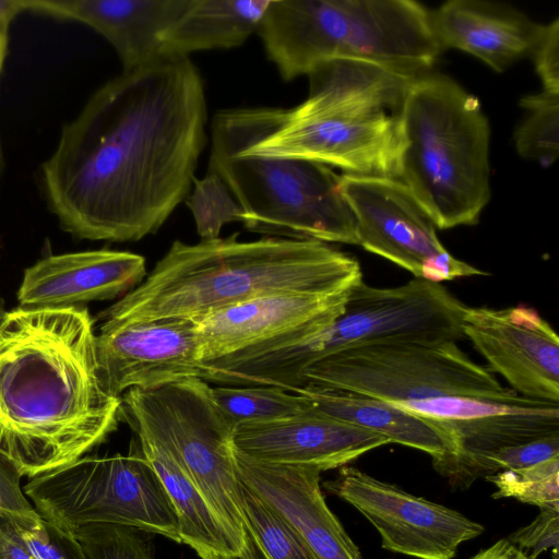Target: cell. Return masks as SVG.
Returning a JSON list of instances; mask_svg holds the SVG:
<instances>
[{
    "instance_id": "1",
    "label": "cell",
    "mask_w": 559,
    "mask_h": 559,
    "mask_svg": "<svg viewBox=\"0 0 559 559\" xmlns=\"http://www.w3.org/2000/svg\"><path fill=\"white\" fill-rule=\"evenodd\" d=\"M201 74L162 57L100 86L41 166L46 203L79 239L138 241L189 195L206 142Z\"/></svg>"
},
{
    "instance_id": "2",
    "label": "cell",
    "mask_w": 559,
    "mask_h": 559,
    "mask_svg": "<svg viewBox=\"0 0 559 559\" xmlns=\"http://www.w3.org/2000/svg\"><path fill=\"white\" fill-rule=\"evenodd\" d=\"M86 308H24L0 322V461L28 478L68 465L119 421Z\"/></svg>"
},
{
    "instance_id": "3",
    "label": "cell",
    "mask_w": 559,
    "mask_h": 559,
    "mask_svg": "<svg viewBox=\"0 0 559 559\" xmlns=\"http://www.w3.org/2000/svg\"><path fill=\"white\" fill-rule=\"evenodd\" d=\"M308 76L309 95L294 108L222 110L243 151L399 179L400 112L415 76L355 59L326 61Z\"/></svg>"
},
{
    "instance_id": "4",
    "label": "cell",
    "mask_w": 559,
    "mask_h": 559,
    "mask_svg": "<svg viewBox=\"0 0 559 559\" xmlns=\"http://www.w3.org/2000/svg\"><path fill=\"white\" fill-rule=\"evenodd\" d=\"M237 236L174 241L102 320L194 319L265 295L346 293L362 280L359 262L326 242Z\"/></svg>"
},
{
    "instance_id": "5",
    "label": "cell",
    "mask_w": 559,
    "mask_h": 559,
    "mask_svg": "<svg viewBox=\"0 0 559 559\" xmlns=\"http://www.w3.org/2000/svg\"><path fill=\"white\" fill-rule=\"evenodd\" d=\"M400 123L397 180L438 229L476 224L490 199V128L478 98L426 72L409 82Z\"/></svg>"
},
{
    "instance_id": "6",
    "label": "cell",
    "mask_w": 559,
    "mask_h": 559,
    "mask_svg": "<svg viewBox=\"0 0 559 559\" xmlns=\"http://www.w3.org/2000/svg\"><path fill=\"white\" fill-rule=\"evenodd\" d=\"M467 306L445 286L414 277L395 287H373L362 280L347 293L340 317L324 331L294 344L249 356L247 380L287 391L304 385V371L332 354L391 343L439 344L465 338Z\"/></svg>"
},
{
    "instance_id": "7",
    "label": "cell",
    "mask_w": 559,
    "mask_h": 559,
    "mask_svg": "<svg viewBox=\"0 0 559 559\" xmlns=\"http://www.w3.org/2000/svg\"><path fill=\"white\" fill-rule=\"evenodd\" d=\"M211 131L207 173L228 187L246 229L266 237L358 245L354 213L341 191V176L331 167L243 151L222 110Z\"/></svg>"
},
{
    "instance_id": "8",
    "label": "cell",
    "mask_w": 559,
    "mask_h": 559,
    "mask_svg": "<svg viewBox=\"0 0 559 559\" xmlns=\"http://www.w3.org/2000/svg\"><path fill=\"white\" fill-rule=\"evenodd\" d=\"M119 418L136 421L177 454L243 559H260L247 533L234 456L235 425L216 404L202 378H187L152 390L131 389L120 397Z\"/></svg>"
},
{
    "instance_id": "9",
    "label": "cell",
    "mask_w": 559,
    "mask_h": 559,
    "mask_svg": "<svg viewBox=\"0 0 559 559\" xmlns=\"http://www.w3.org/2000/svg\"><path fill=\"white\" fill-rule=\"evenodd\" d=\"M23 491L44 520L71 535L108 524L180 543L175 509L136 439L127 455H84L29 478Z\"/></svg>"
},
{
    "instance_id": "10",
    "label": "cell",
    "mask_w": 559,
    "mask_h": 559,
    "mask_svg": "<svg viewBox=\"0 0 559 559\" xmlns=\"http://www.w3.org/2000/svg\"><path fill=\"white\" fill-rule=\"evenodd\" d=\"M307 383L385 402L442 396L504 399L513 393L455 342L391 343L345 349L309 366Z\"/></svg>"
},
{
    "instance_id": "11",
    "label": "cell",
    "mask_w": 559,
    "mask_h": 559,
    "mask_svg": "<svg viewBox=\"0 0 559 559\" xmlns=\"http://www.w3.org/2000/svg\"><path fill=\"white\" fill-rule=\"evenodd\" d=\"M442 427L454 452L433 462L453 488L463 489L469 469L500 450L559 435V403L524 397L442 396L390 402Z\"/></svg>"
},
{
    "instance_id": "12",
    "label": "cell",
    "mask_w": 559,
    "mask_h": 559,
    "mask_svg": "<svg viewBox=\"0 0 559 559\" xmlns=\"http://www.w3.org/2000/svg\"><path fill=\"white\" fill-rule=\"evenodd\" d=\"M378 531L382 548L416 559H452L484 526L456 510L406 492L354 467L343 466L323 484Z\"/></svg>"
},
{
    "instance_id": "13",
    "label": "cell",
    "mask_w": 559,
    "mask_h": 559,
    "mask_svg": "<svg viewBox=\"0 0 559 559\" xmlns=\"http://www.w3.org/2000/svg\"><path fill=\"white\" fill-rule=\"evenodd\" d=\"M347 293L265 295L194 318L201 365L310 338L340 317Z\"/></svg>"
},
{
    "instance_id": "14",
    "label": "cell",
    "mask_w": 559,
    "mask_h": 559,
    "mask_svg": "<svg viewBox=\"0 0 559 559\" xmlns=\"http://www.w3.org/2000/svg\"><path fill=\"white\" fill-rule=\"evenodd\" d=\"M95 346L102 377L117 397L202 374L192 318L103 321Z\"/></svg>"
},
{
    "instance_id": "15",
    "label": "cell",
    "mask_w": 559,
    "mask_h": 559,
    "mask_svg": "<svg viewBox=\"0 0 559 559\" xmlns=\"http://www.w3.org/2000/svg\"><path fill=\"white\" fill-rule=\"evenodd\" d=\"M463 333L512 391L559 403V338L535 309L467 307Z\"/></svg>"
},
{
    "instance_id": "16",
    "label": "cell",
    "mask_w": 559,
    "mask_h": 559,
    "mask_svg": "<svg viewBox=\"0 0 559 559\" xmlns=\"http://www.w3.org/2000/svg\"><path fill=\"white\" fill-rule=\"evenodd\" d=\"M341 191L356 219L358 245L365 250L417 278L429 261L448 251L428 212L400 180L343 174Z\"/></svg>"
},
{
    "instance_id": "17",
    "label": "cell",
    "mask_w": 559,
    "mask_h": 559,
    "mask_svg": "<svg viewBox=\"0 0 559 559\" xmlns=\"http://www.w3.org/2000/svg\"><path fill=\"white\" fill-rule=\"evenodd\" d=\"M233 443L237 452L259 462L323 472L346 466L391 442L313 409L285 419L236 426Z\"/></svg>"
},
{
    "instance_id": "18",
    "label": "cell",
    "mask_w": 559,
    "mask_h": 559,
    "mask_svg": "<svg viewBox=\"0 0 559 559\" xmlns=\"http://www.w3.org/2000/svg\"><path fill=\"white\" fill-rule=\"evenodd\" d=\"M238 479L284 518L320 559H361L328 507L314 468L269 464L234 449Z\"/></svg>"
},
{
    "instance_id": "19",
    "label": "cell",
    "mask_w": 559,
    "mask_h": 559,
    "mask_svg": "<svg viewBox=\"0 0 559 559\" xmlns=\"http://www.w3.org/2000/svg\"><path fill=\"white\" fill-rule=\"evenodd\" d=\"M146 276L144 257L109 249L46 257L25 270L20 307L64 308L124 295Z\"/></svg>"
},
{
    "instance_id": "20",
    "label": "cell",
    "mask_w": 559,
    "mask_h": 559,
    "mask_svg": "<svg viewBox=\"0 0 559 559\" xmlns=\"http://www.w3.org/2000/svg\"><path fill=\"white\" fill-rule=\"evenodd\" d=\"M193 0H29V10L81 22L115 48L123 71L145 67L162 56L164 33Z\"/></svg>"
},
{
    "instance_id": "21",
    "label": "cell",
    "mask_w": 559,
    "mask_h": 559,
    "mask_svg": "<svg viewBox=\"0 0 559 559\" xmlns=\"http://www.w3.org/2000/svg\"><path fill=\"white\" fill-rule=\"evenodd\" d=\"M429 20L441 50H462L497 72L530 56L543 27L511 7L476 0L448 1Z\"/></svg>"
},
{
    "instance_id": "22",
    "label": "cell",
    "mask_w": 559,
    "mask_h": 559,
    "mask_svg": "<svg viewBox=\"0 0 559 559\" xmlns=\"http://www.w3.org/2000/svg\"><path fill=\"white\" fill-rule=\"evenodd\" d=\"M126 423L133 430L142 453L155 469L175 509L180 543L191 547L201 559H243L239 546L175 451L144 425Z\"/></svg>"
},
{
    "instance_id": "23",
    "label": "cell",
    "mask_w": 559,
    "mask_h": 559,
    "mask_svg": "<svg viewBox=\"0 0 559 559\" xmlns=\"http://www.w3.org/2000/svg\"><path fill=\"white\" fill-rule=\"evenodd\" d=\"M292 392L305 396L318 413L423 451L432 463L454 452V443L442 427L390 402L310 383Z\"/></svg>"
},
{
    "instance_id": "24",
    "label": "cell",
    "mask_w": 559,
    "mask_h": 559,
    "mask_svg": "<svg viewBox=\"0 0 559 559\" xmlns=\"http://www.w3.org/2000/svg\"><path fill=\"white\" fill-rule=\"evenodd\" d=\"M269 0H193L164 33L163 57L242 45L258 31Z\"/></svg>"
},
{
    "instance_id": "25",
    "label": "cell",
    "mask_w": 559,
    "mask_h": 559,
    "mask_svg": "<svg viewBox=\"0 0 559 559\" xmlns=\"http://www.w3.org/2000/svg\"><path fill=\"white\" fill-rule=\"evenodd\" d=\"M213 397L236 426L285 419L313 411L302 395L277 386H212Z\"/></svg>"
},
{
    "instance_id": "26",
    "label": "cell",
    "mask_w": 559,
    "mask_h": 559,
    "mask_svg": "<svg viewBox=\"0 0 559 559\" xmlns=\"http://www.w3.org/2000/svg\"><path fill=\"white\" fill-rule=\"evenodd\" d=\"M239 499L247 533L260 559H320L284 518L241 481Z\"/></svg>"
},
{
    "instance_id": "27",
    "label": "cell",
    "mask_w": 559,
    "mask_h": 559,
    "mask_svg": "<svg viewBox=\"0 0 559 559\" xmlns=\"http://www.w3.org/2000/svg\"><path fill=\"white\" fill-rule=\"evenodd\" d=\"M527 111L516 127L514 143L518 153L543 165H551L559 151V95L540 92L521 99Z\"/></svg>"
},
{
    "instance_id": "28",
    "label": "cell",
    "mask_w": 559,
    "mask_h": 559,
    "mask_svg": "<svg viewBox=\"0 0 559 559\" xmlns=\"http://www.w3.org/2000/svg\"><path fill=\"white\" fill-rule=\"evenodd\" d=\"M493 498H514L539 509L559 510V457L487 476Z\"/></svg>"
},
{
    "instance_id": "29",
    "label": "cell",
    "mask_w": 559,
    "mask_h": 559,
    "mask_svg": "<svg viewBox=\"0 0 559 559\" xmlns=\"http://www.w3.org/2000/svg\"><path fill=\"white\" fill-rule=\"evenodd\" d=\"M186 205L192 213L201 240L215 239L228 223L240 222L242 210L225 182L213 173L193 179Z\"/></svg>"
},
{
    "instance_id": "30",
    "label": "cell",
    "mask_w": 559,
    "mask_h": 559,
    "mask_svg": "<svg viewBox=\"0 0 559 559\" xmlns=\"http://www.w3.org/2000/svg\"><path fill=\"white\" fill-rule=\"evenodd\" d=\"M144 534L128 526L98 524L82 527L73 536L90 559H153Z\"/></svg>"
},
{
    "instance_id": "31",
    "label": "cell",
    "mask_w": 559,
    "mask_h": 559,
    "mask_svg": "<svg viewBox=\"0 0 559 559\" xmlns=\"http://www.w3.org/2000/svg\"><path fill=\"white\" fill-rule=\"evenodd\" d=\"M36 559H90L80 542L39 514L12 519Z\"/></svg>"
},
{
    "instance_id": "32",
    "label": "cell",
    "mask_w": 559,
    "mask_h": 559,
    "mask_svg": "<svg viewBox=\"0 0 559 559\" xmlns=\"http://www.w3.org/2000/svg\"><path fill=\"white\" fill-rule=\"evenodd\" d=\"M508 539L521 550L531 551V557L534 559L547 550H551L557 559L559 510L540 509L539 514L532 523L515 531Z\"/></svg>"
},
{
    "instance_id": "33",
    "label": "cell",
    "mask_w": 559,
    "mask_h": 559,
    "mask_svg": "<svg viewBox=\"0 0 559 559\" xmlns=\"http://www.w3.org/2000/svg\"><path fill=\"white\" fill-rule=\"evenodd\" d=\"M544 92L559 95V19L543 25L530 55Z\"/></svg>"
},
{
    "instance_id": "34",
    "label": "cell",
    "mask_w": 559,
    "mask_h": 559,
    "mask_svg": "<svg viewBox=\"0 0 559 559\" xmlns=\"http://www.w3.org/2000/svg\"><path fill=\"white\" fill-rule=\"evenodd\" d=\"M20 479L15 472L0 461V510L11 519L38 514L25 496Z\"/></svg>"
},
{
    "instance_id": "35",
    "label": "cell",
    "mask_w": 559,
    "mask_h": 559,
    "mask_svg": "<svg viewBox=\"0 0 559 559\" xmlns=\"http://www.w3.org/2000/svg\"><path fill=\"white\" fill-rule=\"evenodd\" d=\"M0 559H36L14 521L0 510Z\"/></svg>"
},
{
    "instance_id": "36",
    "label": "cell",
    "mask_w": 559,
    "mask_h": 559,
    "mask_svg": "<svg viewBox=\"0 0 559 559\" xmlns=\"http://www.w3.org/2000/svg\"><path fill=\"white\" fill-rule=\"evenodd\" d=\"M471 559H534L518 548L508 538H503L490 547L477 552Z\"/></svg>"
},
{
    "instance_id": "37",
    "label": "cell",
    "mask_w": 559,
    "mask_h": 559,
    "mask_svg": "<svg viewBox=\"0 0 559 559\" xmlns=\"http://www.w3.org/2000/svg\"><path fill=\"white\" fill-rule=\"evenodd\" d=\"M29 10V0H0V24L9 26L11 21Z\"/></svg>"
},
{
    "instance_id": "38",
    "label": "cell",
    "mask_w": 559,
    "mask_h": 559,
    "mask_svg": "<svg viewBox=\"0 0 559 559\" xmlns=\"http://www.w3.org/2000/svg\"><path fill=\"white\" fill-rule=\"evenodd\" d=\"M9 26L0 24V76L8 53Z\"/></svg>"
},
{
    "instance_id": "39",
    "label": "cell",
    "mask_w": 559,
    "mask_h": 559,
    "mask_svg": "<svg viewBox=\"0 0 559 559\" xmlns=\"http://www.w3.org/2000/svg\"><path fill=\"white\" fill-rule=\"evenodd\" d=\"M3 169V152H2V145H1V139H0V177ZM7 313V310L4 309V304L2 298L0 297V322L3 320L4 316Z\"/></svg>"
},
{
    "instance_id": "40",
    "label": "cell",
    "mask_w": 559,
    "mask_h": 559,
    "mask_svg": "<svg viewBox=\"0 0 559 559\" xmlns=\"http://www.w3.org/2000/svg\"><path fill=\"white\" fill-rule=\"evenodd\" d=\"M228 559H237V558H228Z\"/></svg>"
}]
</instances>
